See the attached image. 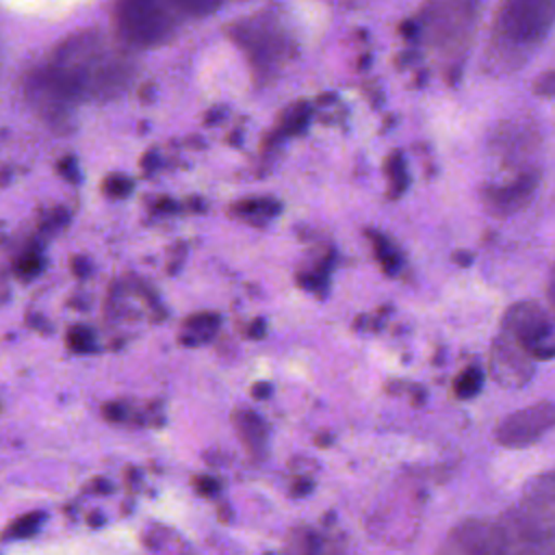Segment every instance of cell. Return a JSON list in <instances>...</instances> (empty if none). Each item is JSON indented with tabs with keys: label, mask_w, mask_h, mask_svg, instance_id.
<instances>
[{
	"label": "cell",
	"mask_w": 555,
	"mask_h": 555,
	"mask_svg": "<svg viewBox=\"0 0 555 555\" xmlns=\"http://www.w3.org/2000/svg\"><path fill=\"white\" fill-rule=\"evenodd\" d=\"M555 427V403L540 401L509 414L496 427V442L503 447H527Z\"/></svg>",
	"instance_id": "5b68a950"
},
{
	"label": "cell",
	"mask_w": 555,
	"mask_h": 555,
	"mask_svg": "<svg viewBox=\"0 0 555 555\" xmlns=\"http://www.w3.org/2000/svg\"><path fill=\"white\" fill-rule=\"evenodd\" d=\"M388 178H390V189H392V195L397 197L405 184H408V176H405V165H403V158L399 152H395L388 160Z\"/></svg>",
	"instance_id": "2e32d148"
},
{
	"label": "cell",
	"mask_w": 555,
	"mask_h": 555,
	"mask_svg": "<svg viewBox=\"0 0 555 555\" xmlns=\"http://www.w3.org/2000/svg\"><path fill=\"white\" fill-rule=\"evenodd\" d=\"M551 334V321L544 308L535 301H520L507 310L503 317V336L514 340L522 351L533 358V351L546 345Z\"/></svg>",
	"instance_id": "8992f818"
},
{
	"label": "cell",
	"mask_w": 555,
	"mask_h": 555,
	"mask_svg": "<svg viewBox=\"0 0 555 555\" xmlns=\"http://www.w3.org/2000/svg\"><path fill=\"white\" fill-rule=\"evenodd\" d=\"M455 258H457L455 262H460L462 267H468V264H470V258H473V256H470V254H455Z\"/></svg>",
	"instance_id": "7402d4cb"
},
{
	"label": "cell",
	"mask_w": 555,
	"mask_h": 555,
	"mask_svg": "<svg viewBox=\"0 0 555 555\" xmlns=\"http://www.w3.org/2000/svg\"><path fill=\"white\" fill-rule=\"evenodd\" d=\"M228 37L245 54L258 82H267L286 65L295 41L275 11H258L228 26Z\"/></svg>",
	"instance_id": "3957f363"
},
{
	"label": "cell",
	"mask_w": 555,
	"mask_h": 555,
	"mask_svg": "<svg viewBox=\"0 0 555 555\" xmlns=\"http://www.w3.org/2000/svg\"><path fill=\"white\" fill-rule=\"evenodd\" d=\"M251 392H254L258 399H264L267 395H271V386H269L267 382H262V384H256Z\"/></svg>",
	"instance_id": "d6986e66"
},
{
	"label": "cell",
	"mask_w": 555,
	"mask_h": 555,
	"mask_svg": "<svg viewBox=\"0 0 555 555\" xmlns=\"http://www.w3.org/2000/svg\"><path fill=\"white\" fill-rule=\"evenodd\" d=\"M494 147L501 150L503 158L512 160L514 154L518 152H527L533 143L535 137L531 132V126H522V124H503L496 128L494 132Z\"/></svg>",
	"instance_id": "9c48e42d"
},
{
	"label": "cell",
	"mask_w": 555,
	"mask_h": 555,
	"mask_svg": "<svg viewBox=\"0 0 555 555\" xmlns=\"http://www.w3.org/2000/svg\"><path fill=\"white\" fill-rule=\"evenodd\" d=\"M548 299H551V306H553V310H555V269H553L551 282H548Z\"/></svg>",
	"instance_id": "44dd1931"
},
{
	"label": "cell",
	"mask_w": 555,
	"mask_h": 555,
	"mask_svg": "<svg viewBox=\"0 0 555 555\" xmlns=\"http://www.w3.org/2000/svg\"><path fill=\"white\" fill-rule=\"evenodd\" d=\"M217 325H219V317H215V314H197V317H193L186 323V330L199 334L197 340H206L217 330Z\"/></svg>",
	"instance_id": "e0dca14e"
},
{
	"label": "cell",
	"mask_w": 555,
	"mask_h": 555,
	"mask_svg": "<svg viewBox=\"0 0 555 555\" xmlns=\"http://www.w3.org/2000/svg\"><path fill=\"white\" fill-rule=\"evenodd\" d=\"M538 182H540V171L538 169H527V171L518 173L505 186L486 189L481 193V199H483V204L488 206L490 212H494L499 217H505V215L522 208L529 202Z\"/></svg>",
	"instance_id": "52a82bcc"
},
{
	"label": "cell",
	"mask_w": 555,
	"mask_h": 555,
	"mask_svg": "<svg viewBox=\"0 0 555 555\" xmlns=\"http://www.w3.org/2000/svg\"><path fill=\"white\" fill-rule=\"evenodd\" d=\"M202 483H204V486H202L199 490H202L204 494H210V492L217 490V481H212V479H202Z\"/></svg>",
	"instance_id": "ffe728a7"
},
{
	"label": "cell",
	"mask_w": 555,
	"mask_h": 555,
	"mask_svg": "<svg viewBox=\"0 0 555 555\" xmlns=\"http://www.w3.org/2000/svg\"><path fill=\"white\" fill-rule=\"evenodd\" d=\"M180 20L173 0H117L113 9L115 37L126 48L139 50L165 43Z\"/></svg>",
	"instance_id": "277c9868"
},
{
	"label": "cell",
	"mask_w": 555,
	"mask_h": 555,
	"mask_svg": "<svg viewBox=\"0 0 555 555\" xmlns=\"http://www.w3.org/2000/svg\"><path fill=\"white\" fill-rule=\"evenodd\" d=\"M481 384H483V371L479 366H468L457 375L453 390L460 399H470L481 390Z\"/></svg>",
	"instance_id": "5bb4252c"
},
{
	"label": "cell",
	"mask_w": 555,
	"mask_h": 555,
	"mask_svg": "<svg viewBox=\"0 0 555 555\" xmlns=\"http://www.w3.org/2000/svg\"><path fill=\"white\" fill-rule=\"evenodd\" d=\"M37 72L74 106L82 100H104L119 93L132 76V61L119 39L100 30H82L59 43Z\"/></svg>",
	"instance_id": "6da1fadb"
},
{
	"label": "cell",
	"mask_w": 555,
	"mask_h": 555,
	"mask_svg": "<svg viewBox=\"0 0 555 555\" xmlns=\"http://www.w3.org/2000/svg\"><path fill=\"white\" fill-rule=\"evenodd\" d=\"M280 202H275L273 197H260V199H245V202H238L234 206V212L245 219V221H251V223H262L267 219H271L273 215L280 212Z\"/></svg>",
	"instance_id": "8fae6325"
},
{
	"label": "cell",
	"mask_w": 555,
	"mask_h": 555,
	"mask_svg": "<svg viewBox=\"0 0 555 555\" xmlns=\"http://www.w3.org/2000/svg\"><path fill=\"white\" fill-rule=\"evenodd\" d=\"M234 423L241 431V438L247 442L249 449H262L264 440H267V425L262 423V418L256 412L243 410L234 416Z\"/></svg>",
	"instance_id": "30bf717a"
},
{
	"label": "cell",
	"mask_w": 555,
	"mask_h": 555,
	"mask_svg": "<svg viewBox=\"0 0 555 555\" xmlns=\"http://www.w3.org/2000/svg\"><path fill=\"white\" fill-rule=\"evenodd\" d=\"M369 236H371V241H373V251H375V256H377V260H379L384 273H388V275L397 273L399 267H401V262H403L399 249H397L384 234H379V232H369Z\"/></svg>",
	"instance_id": "4fadbf2b"
},
{
	"label": "cell",
	"mask_w": 555,
	"mask_h": 555,
	"mask_svg": "<svg viewBox=\"0 0 555 555\" xmlns=\"http://www.w3.org/2000/svg\"><path fill=\"white\" fill-rule=\"evenodd\" d=\"M230 0H173L182 17H206L219 11Z\"/></svg>",
	"instance_id": "9a60e30c"
},
{
	"label": "cell",
	"mask_w": 555,
	"mask_h": 555,
	"mask_svg": "<svg viewBox=\"0 0 555 555\" xmlns=\"http://www.w3.org/2000/svg\"><path fill=\"white\" fill-rule=\"evenodd\" d=\"M555 26V0H499L488 61L494 69H516Z\"/></svg>",
	"instance_id": "7a4b0ae2"
},
{
	"label": "cell",
	"mask_w": 555,
	"mask_h": 555,
	"mask_svg": "<svg viewBox=\"0 0 555 555\" xmlns=\"http://www.w3.org/2000/svg\"><path fill=\"white\" fill-rule=\"evenodd\" d=\"M449 548L460 553H507L501 522H464L451 538Z\"/></svg>",
	"instance_id": "ba28073f"
},
{
	"label": "cell",
	"mask_w": 555,
	"mask_h": 555,
	"mask_svg": "<svg viewBox=\"0 0 555 555\" xmlns=\"http://www.w3.org/2000/svg\"><path fill=\"white\" fill-rule=\"evenodd\" d=\"M531 91L540 98H553L555 100V69L538 74L533 85H531Z\"/></svg>",
	"instance_id": "ac0fdd59"
},
{
	"label": "cell",
	"mask_w": 555,
	"mask_h": 555,
	"mask_svg": "<svg viewBox=\"0 0 555 555\" xmlns=\"http://www.w3.org/2000/svg\"><path fill=\"white\" fill-rule=\"evenodd\" d=\"M312 117V106L308 102H295L293 106H288L280 119L278 126V137H293L299 134L308 121Z\"/></svg>",
	"instance_id": "7c38bea8"
}]
</instances>
